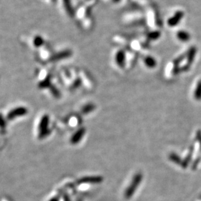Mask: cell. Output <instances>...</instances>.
I'll use <instances>...</instances> for the list:
<instances>
[{
    "label": "cell",
    "instance_id": "6da1fadb",
    "mask_svg": "<svg viewBox=\"0 0 201 201\" xmlns=\"http://www.w3.org/2000/svg\"><path fill=\"white\" fill-rule=\"evenodd\" d=\"M142 179V175L141 173H140V172H139V173H136L134 176L129 187L127 188V190L126 192V197L129 198L130 196H131L134 193V192L135 191L136 187L139 186L140 183L141 182Z\"/></svg>",
    "mask_w": 201,
    "mask_h": 201
},
{
    "label": "cell",
    "instance_id": "8fae6325",
    "mask_svg": "<svg viewBox=\"0 0 201 201\" xmlns=\"http://www.w3.org/2000/svg\"><path fill=\"white\" fill-rule=\"evenodd\" d=\"M194 97L196 100L201 99V80L197 84V86H196L194 93Z\"/></svg>",
    "mask_w": 201,
    "mask_h": 201
},
{
    "label": "cell",
    "instance_id": "5b68a950",
    "mask_svg": "<svg viewBox=\"0 0 201 201\" xmlns=\"http://www.w3.org/2000/svg\"><path fill=\"white\" fill-rule=\"evenodd\" d=\"M86 131V129L84 127L79 129L73 135V136H72L71 140L72 144H77L78 142H80V140H82L84 134H85Z\"/></svg>",
    "mask_w": 201,
    "mask_h": 201
},
{
    "label": "cell",
    "instance_id": "5bb4252c",
    "mask_svg": "<svg viewBox=\"0 0 201 201\" xmlns=\"http://www.w3.org/2000/svg\"><path fill=\"white\" fill-rule=\"evenodd\" d=\"M185 57H186V55L183 54L177 58L174 61V67H179V64L183 61Z\"/></svg>",
    "mask_w": 201,
    "mask_h": 201
},
{
    "label": "cell",
    "instance_id": "ba28073f",
    "mask_svg": "<svg viewBox=\"0 0 201 201\" xmlns=\"http://www.w3.org/2000/svg\"><path fill=\"white\" fill-rule=\"evenodd\" d=\"M144 63L146 67H149V68H154L157 65V62L155 61V59L152 58V56H146V57L144 58Z\"/></svg>",
    "mask_w": 201,
    "mask_h": 201
},
{
    "label": "cell",
    "instance_id": "7a4b0ae2",
    "mask_svg": "<svg viewBox=\"0 0 201 201\" xmlns=\"http://www.w3.org/2000/svg\"><path fill=\"white\" fill-rule=\"evenodd\" d=\"M196 52V49L195 47H191V49L189 50L187 54V64L183 67L181 68V71H186L189 69L190 67L191 64L193 63L195 57Z\"/></svg>",
    "mask_w": 201,
    "mask_h": 201
},
{
    "label": "cell",
    "instance_id": "2e32d148",
    "mask_svg": "<svg viewBox=\"0 0 201 201\" xmlns=\"http://www.w3.org/2000/svg\"><path fill=\"white\" fill-rule=\"evenodd\" d=\"M196 139H197L201 145V131H199L197 132H196Z\"/></svg>",
    "mask_w": 201,
    "mask_h": 201
},
{
    "label": "cell",
    "instance_id": "9c48e42d",
    "mask_svg": "<svg viewBox=\"0 0 201 201\" xmlns=\"http://www.w3.org/2000/svg\"><path fill=\"white\" fill-rule=\"evenodd\" d=\"M168 158H169L171 161L176 163L177 164H179V165H182V160L181 159V158L178 155L174 154V153H171V154L168 155Z\"/></svg>",
    "mask_w": 201,
    "mask_h": 201
},
{
    "label": "cell",
    "instance_id": "8992f818",
    "mask_svg": "<svg viewBox=\"0 0 201 201\" xmlns=\"http://www.w3.org/2000/svg\"><path fill=\"white\" fill-rule=\"evenodd\" d=\"M116 62L117 65L121 68H123L125 66V62H126V54L125 52L123 50H120L118 51L116 54Z\"/></svg>",
    "mask_w": 201,
    "mask_h": 201
},
{
    "label": "cell",
    "instance_id": "7c38bea8",
    "mask_svg": "<svg viewBox=\"0 0 201 201\" xmlns=\"http://www.w3.org/2000/svg\"><path fill=\"white\" fill-rule=\"evenodd\" d=\"M160 37H161V32L159 31H152L148 34V38L150 40H157Z\"/></svg>",
    "mask_w": 201,
    "mask_h": 201
},
{
    "label": "cell",
    "instance_id": "e0dca14e",
    "mask_svg": "<svg viewBox=\"0 0 201 201\" xmlns=\"http://www.w3.org/2000/svg\"><path fill=\"white\" fill-rule=\"evenodd\" d=\"M113 1H114V2H115V3H117V2H120V0H113Z\"/></svg>",
    "mask_w": 201,
    "mask_h": 201
},
{
    "label": "cell",
    "instance_id": "30bf717a",
    "mask_svg": "<svg viewBox=\"0 0 201 201\" xmlns=\"http://www.w3.org/2000/svg\"><path fill=\"white\" fill-rule=\"evenodd\" d=\"M95 106L94 105V104L89 103V104H86V106H84L82 108V112L83 114H87L88 113H90V112L93 111L95 109Z\"/></svg>",
    "mask_w": 201,
    "mask_h": 201
},
{
    "label": "cell",
    "instance_id": "52a82bcc",
    "mask_svg": "<svg viewBox=\"0 0 201 201\" xmlns=\"http://www.w3.org/2000/svg\"><path fill=\"white\" fill-rule=\"evenodd\" d=\"M177 37L181 41L183 42H187L190 39L191 36L186 31H180L177 33Z\"/></svg>",
    "mask_w": 201,
    "mask_h": 201
},
{
    "label": "cell",
    "instance_id": "3957f363",
    "mask_svg": "<svg viewBox=\"0 0 201 201\" xmlns=\"http://www.w3.org/2000/svg\"><path fill=\"white\" fill-rule=\"evenodd\" d=\"M183 16H184V13L183 11H177L171 18L168 20V21H167L168 25L171 27H173V26H176V25H178L179 22L181 21V20H182V18L183 17Z\"/></svg>",
    "mask_w": 201,
    "mask_h": 201
},
{
    "label": "cell",
    "instance_id": "9a60e30c",
    "mask_svg": "<svg viewBox=\"0 0 201 201\" xmlns=\"http://www.w3.org/2000/svg\"><path fill=\"white\" fill-rule=\"evenodd\" d=\"M65 5H67V11L68 12V13L70 14H73V9H72L71 5V3L69 2V0H65Z\"/></svg>",
    "mask_w": 201,
    "mask_h": 201
},
{
    "label": "cell",
    "instance_id": "277c9868",
    "mask_svg": "<svg viewBox=\"0 0 201 201\" xmlns=\"http://www.w3.org/2000/svg\"><path fill=\"white\" fill-rule=\"evenodd\" d=\"M103 181V178L101 176H86L80 179L78 181V183H99Z\"/></svg>",
    "mask_w": 201,
    "mask_h": 201
},
{
    "label": "cell",
    "instance_id": "4fadbf2b",
    "mask_svg": "<svg viewBox=\"0 0 201 201\" xmlns=\"http://www.w3.org/2000/svg\"><path fill=\"white\" fill-rule=\"evenodd\" d=\"M191 156H192V151L189 154V155L186 157V158L183 161H182V167L183 168H186L187 165L189 164V163L190 162L191 159Z\"/></svg>",
    "mask_w": 201,
    "mask_h": 201
}]
</instances>
